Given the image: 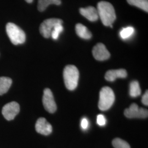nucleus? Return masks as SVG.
<instances>
[{"label":"nucleus","mask_w":148,"mask_h":148,"mask_svg":"<svg viewBox=\"0 0 148 148\" xmlns=\"http://www.w3.org/2000/svg\"><path fill=\"white\" fill-rule=\"evenodd\" d=\"M92 54L94 58L99 61L106 60L110 58V54L106 46L101 43H97L93 48Z\"/></svg>","instance_id":"obj_9"},{"label":"nucleus","mask_w":148,"mask_h":148,"mask_svg":"<svg viewBox=\"0 0 148 148\" xmlns=\"http://www.w3.org/2000/svg\"><path fill=\"white\" fill-rule=\"evenodd\" d=\"M63 77L66 88L73 90L77 87L78 85L79 71L73 65H67L64 69Z\"/></svg>","instance_id":"obj_2"},{"label":"nucleus","mask_w":148,"mask_h":148,"mask_svg":"<svg viewBox=\"0 0 148 148\" xmlns=\"http://www.w3.org/2000/svg\"><path fill=\"white\" fill-rule=\"evenodd\" d=\"M79 13L82 16L90 21H97L99 18L97 9L92 6L86 8H81L79 9Z\"/></svg>","instance_id":"obj_11"},{"label":"nucleus","mask_w":148,"mask_h":148,"mask_svg":"<svg viewBox=\"0 0 148 148\" xmlns=\"http://www.w3.org/2000/svg\"><path fill=\"white\" fill-rule=\"evenodd\" d=\"M35 129L37 133L45 136L50 134L52 132V125L43 117L39 118L35 125Z\"/></svg>","instance_id":"obj_10"},{"label":"nucleus","mask_w":148,"mask_h":148,"mask_svg":"<svg viewBox=\"0 0 148 148\" xmlns=\"http://www.w3.org/2000/svg\"><path fill=\"white\" fill-rule=\"evenodd\" d=\"M81 126L84 130H87L89 126V122L86 118H83L81 121Z\"/></svg>","instance_id":"obj_22"},{"label":"nucleus","mask_w":148,"mask_h":148,"mask_svg":"<svg viewBox=\"0 0 148 148\" xmlns=\"http://www.w3.org/2000/svg\"><path fill=\"white\" fill-rule=\"evenodd\" d=\"M75 31L77 35L83 39L88 40L92 36V33L88 29L82 24H77L76 25Z\"/></svg>","instance_id":"obj_13"},{"label":"nucleus","mask_w":148,"mask_h":148,"mask_svg":"<svg viewBox=\"0 0 148 148\" xmlns=\"http://www.w3.org/2000/svg\"><path fill=\"white\" fill-rule=\"evenodd\" d=\"M125 116L129 119L132 118H147L148 116L147 109L139 108L137 104L133 103L129 108H127L124 112Z\"/></svg>","instance_id":"obj_6"},{"label":"nucleus","mask_w":148,"mask_h":148,"mask_svg":"<svg viewBox=\"0 0 148 148\" xmlns=\"http://www.w3.org/2000/svg\"><path fill=\"white\" fill-rule=\"evenodd\" d=\"M63 31V27L62 26V24H57L54 27L52 32H51V35L52 38L54 40H57L60 34Z\"/></svg>","instance_id":"obj_20"},{"label":"nucleus","mask_w":148,"mask_h":148,"mask_svg":"<svg viewBox=\"0 0 148 148\" xmlns=\"http://www.w3.org/2000/svg\"><path fill=\"white\" fill-rule=\"evenodd\" d=\"M60 4L61 0H38L37 8L40 12H43L50 5H60Z\"/></svg>","instance_id":"obj_15"},{"label":"nucleus","mask_w":148,"mask_h":148,"mask_svg":"<svg viewBox=\"0 0 148 148\" xmlns=\"http://www.w3.org/2000/svg\"><path fill=\"white\" fill-rule=\"evenodd\" d=\"M42 102L45 109L48 112L52 114L57 110V105L50 89L46 88L44 90Z\"/></svg>","instance_id":"obj_8"},{"label":"nucleus","mask_w":148,"mask_h":148,"mask_svg":"<svg viewBox=\"0 0 148 148\" xmlns=\"http://www.w3.org/2000/svg\"><path fill=\"white\" fill-rule=\"evenodd\" d=\"M142 102L144 105L148 106V92L147 90L144 95L142 97Z\"/></svg>","instance_id":"obj_23"},{"label":"nucleus","mask_w":148,"mask_h":148,"mask_svg":"<svg viewBox=\"0 0 148 148\" xmlns=\"http://www.w3.org/2000/svg\"><path fill=\"white\" fill-rule=\"evenodd\" d=\"M141 89L137 81H133L130 85V95L136 98L140 95Z\"/></svg>","instance_id":"obj_16"},{"label":"nucleus","mask_w":148,"mask_h":148,"mask_svg":"<svg viewBox=\"0 0 148 148\" xmlns=\"http://www.w3.org/2000/svg\"><path fill=\"white\" fill-rule=\"evenodd\" d=\"M63 21L58 18H50L43 21L40 26V32L45 38H49L51 32L57 24H63Z\"/></svg>","instance_id":"obj_5"},{"label":"nucleus","mask_w":148,"mask_h":148,"mask_svg":"<svg viewBox=\"0 0 148 148\" xmlns=\"http://www.w3.org/2000/svg\"><path fill=\"white\" fill-rule=\"evenodd\" d=\"M27 2L29 3H31L33 2V0H25Z\"/></svg>","instance_id":"obj_24"},{"label":"nucleus","mask_w":148,"mask_h":148,"mask_svg":"<svg viewBox=\"0 0 148 148\" xmlns=\"http://www.w3.org/2000/svg\"><path fill=\"white\" fill-rule=\"evenodd\" d=\"M19 111V104L16 101H12L3 107L2 113L7 120L11 121L15 118Z\"/></svg>","instance_id":"obj_7"},{"label":"nucleus","mask_w":148,"mask_h":148,"mask_svg":"<svg viewBox=\"0 0 148 148\" xmlns=\"http://www.w3.org/2000/svg\"><path fill=\"white\" fill-rule=\"evenodd\" d=\"M112 144L115 148H131L128 143L120 138L114 139Z\"/></svg>","instance_id":"obj_19"},{"label":"nucleus","mask_w":148,"mask_h":148,"mask_svg":"<svg viewBox=\"0 0 148 148\" xmlns=\"http://www.w3.org/2000/svg\"><path fill=\"white\" fill-rule=\"evenodd\" d=\"M97 10L99 18L104 26L110 27L116 20L115 11L110 3L106 1L99 2L97 5Z\"/></svg>","instance_id":"obj_1"},{"label":"nucleus","mask_w":148,"mask_h":148,"mask_svg":"<svg viewBox=\"0 0 148 148\" xmlns=\"http://www.w3.org/2000/svg\"><path fill=\"white\" fill-rule=\"evenodd\" d=\"M127 76V71L125 69L110 70L106 73L105 79L108 81L112 82L117 78H126Z\"/></svg>","instance_id":"obj_12"},{"label":"nucleus","mask_w":148,"mask_h":148,"mask_svg":"<svg viewBox=\"0 0 148 148\" xmlns=\"http://www.w3.org/2000/svg\"><path fill=\"white\" fill-rule=\"evenodd\" d=\"M115 95L111 88L104 87L101 88L99 94L98 107L102 111L109 109L115 101Z\"/></svg>","instance_id":"obj_4"},{"label":"nucleus","mask_w":148,"mask_h":148,"mask_svg":"<svg viewBox=\"0 0 148 148\" xmlns=\"http://www.w3.org/2000/svg\"><path fill=\"white\" fill-rule=\"evenodd\" d=\"M12 84V80L9 77H0V95H3L8 92Z\"/></svg>","instance_id":"obj_14"},{"label":"nucleus","mask_w":148,"mask_h":148,"mask_svg":"<svg viewBox=\"0 0 148 148\" xmlns=\"http://www.w3.org/2000/svg\"><path fill=\"white\" fill-rule=\"evenodd\" d=\"M127 1L130 5H134L148 12V0H127Z\"/></svg>","instance_id":"obj_17"},{"label":"nucleus","mask_w":148,"mask_h":148,"mask_svg":"<svg viewBox=\"0 0 148 148\" xmlns=\"http://www.w3.org/2000/svg\"><path fill=\"white\" fill-rule=\"evenodd\" d=\"M97 123L100 126H104L106 125V117L103 114H99L97 117Z\"/></svg>","instance_id":"obj_21"},{"label":"nucleus","mask_w":148,"mask_h":148,"mask_svg":"<svg viewBox=\"0 0 148 148\" xmlns=\"http://www.w3.org/2000/svg\"><path fill=\"white\" fill-rule=\"evenodd\" d=\"M6 32L11 42L14 45L25 42L26 35L24 32L13 23H8L6 25Z\"/></svg>","instance_id":"obj_3"},{"label":"nucleus","mask_w":148,"mask_h":148,"mask_svg":"<svg viewBox=\"0 0 148 148\" xmlns=\"http://www.w3.org/2000/svg\"><path fill=\"white\" fill-rule=\"evenodd\" d=\"M134 32V29L132 27H128L122 29L120 32V36L122 39L126 40L132 36Z\"/></svg>","instance_id":"obj_18"}]
</instances>
